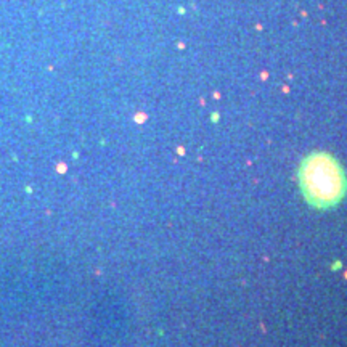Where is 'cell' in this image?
I'll use <instances>...</instances> for the list:
<instances>
[{
  "label": "cell",
  "mask_w": 347,
  "mask_h": 347,
  "mask_svg": "<svg viewBox=\"0 0 347 347\" xmlns=\"http://www.w3.org/2000/svg\"><path fill=\"white\" fill-rule=\"evenodd\" d=\"M297 180L302 196L315 209L334 207L347 193V177L342 166L333 154L325 151H313L301 161Z\"/></svg>",
  "instance_id": "obj_1"
}]
</instances>
